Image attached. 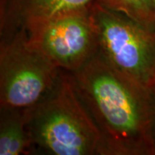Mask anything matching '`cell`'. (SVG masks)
<instances>
[{
  "label": "cell",
  "mask_w": 155,
  "mask_h": 155,
  "mask_svg": "<svg viewBox=\"0 0 155 155\" xmlns=\"http://www.w3.org/2000/svg\"><path fill=\"white\" fill-rule=\"evenodd\" d=\"M71 74L110 155L152 151L150 91L118 72L99 51Z\"/></svg>",
  "instance_id": "1"
},
{
  "label": "cell",
  "mask_w": 155,
  "mask_h": 155,
  "mask_svg": "<svg viewBox=\"0 0 155 155\" xmlns=\"http://www.w3.org/2000/svg\"><path fill=\"white\" fill-rule=\"evenodd\" d=\"M28 131L33 148L53 155H110L98 127L61 70L49 94L30 108Z\"/></svg>",
  "instance_id": "2"
},
{
  "label": "cell",
  "mask_w": 155,
  "mask_h": 155,
  "mask_svg": "<svg viewBox=\"0 0 155 155\" xmlns=\"http://www.w3.org/2000/svg\"><path fill=\"white\" fill-rule=\"evenodd\" d=\"M100 53L118 72L151 92L155 88V31L94 1L89 7Z\"/></svg>",
  "instance_id": "3"
},
{
  "label": "cell",
  "mask_w": 155,
  "mask_h": 155,
  "mask_svg": "<svg viewBox=\"0 0 155 155\" xmlns=\"http://www.w3.org/2000/svg\"><path fill=\"white\" fill-rule=\"evenodd\" d=\"M61 70L24 32L0 42L1 109L35 106L57 84Z\"/></svg>",
  "instance_id": "4"
},
{
  "label": "cell",
  "mask_w": 155,
  "mask_h": 155,
  "mask_svg": "<svg viewBox=\"0 0 155 155\" xmlns=\"http://www.w3.org/2000/svg\"><path fill=\"white\" fill-rule=\"evenodd\" d=\"M28 38L56 66L71 73L81 68L99 50L89 7L58 17Z\"/></svg>",
  "instance_id": "5"
},
{
  "label": "cell",
  "mask_w": 155,
  "mask_h": 155,
  "mask_svg": "<svg viewBox=\"0 0 155 155\" xmlns=\"http://www.w3.org/2000/svg\"><path fill=\"white\" fill-rule=\"evenodd\" d=\"M95 0H0V40L32 35L54 19L88 8Z\"/></svg>",
  "instance_id": "6"
},
{
  "label": "cell",
  "mask_w": 155,
  "mask_h": 155,
  "mask_svg": "<svg viewBox=\"0 0 155 155\" xmlns=\"http://www.w3.org/2000/svg\"><path fill=\"white\" fill-rule=\"evenodd\" d=\"M28 108L1 109L0 155L26 154L32 149L28 131Z\"/></svg>",
  "instance_id": "7"
},
{
  "label": "cell",
  "mask_w": 155,
  "mask_h": 155,
  "mask_svg": "<svg viewBox=\"0 0 155 155\" xmlns=\"http://www.w3.org/2000/svg\"><path fill=\"white\" fill-rule=\"evenodd\" d=\"M112 11L121 13L145 28L155 31L154 0H95Z\"/></svg>",
  "instance_id": "8"
},
{
  "label": "cell",
  "mask_w": 155,
  "mask_h": 155,
  "mask_svg": "<svg viewBox=\"0 0 155 155\" xmlns=\"http://www.w3.org/2000/svg\"><path fill=\"white\" fill-rule=\"evenodd\" d=\"M154 6H155V0H154Z\"/></svg>",
  "instance_id": "9"
}]
</instances>
